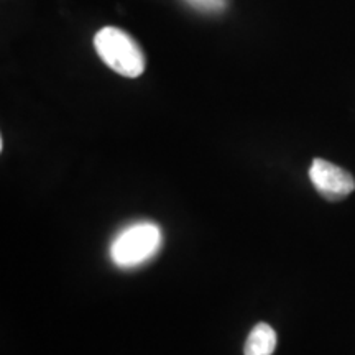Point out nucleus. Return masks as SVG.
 I'll return each instance as SVG.
<instances>
[{
    "label": "nucleus",
    "mask_w": 355,
    "mask_h": 355,
    "mask_svg": "<svg viewBox=\"0 0 355 355\" xmlns=\"http://www.w3.org/2000/svg\"><path fill=\"white\" fill-rule=\"evenodd\" d=\"M309 178L314 188L331 201H340L355 189L354 176L340 166L332 165L327 159H314L309 168Z\"/></svg>",
    "instance_id": "3"
},
{
    "label": "nucleus",
    "mask_w": 355,
    "mask_h": 355,
    "mask_svg": "<svg viewBox=\"0 0 355 355\" xmlns=\"http://www.w3.org/2000/svg\"><path fill=\"white\" fill-rule=\"evenodd\" d=\"M162 229L153 222H139L123 229L110 245V259L121 268L145 263L162 247Z\"/></svg>",
    "instance_id": "2"
},
{
    "label": "nucleus",
    "mask_w": 355,
    "mask_h": 355,
    "mask_svg": "<svg viewBox=\"0 0 355 355\" xmlns=\"http://www.w3.org/2000/svg\"><path fill=\"white\" fill-rule=\"evenodd\" d=\"M277 347V332L268 324H257L247 337L243 354L245 355H272Z\"/></svg>",
    "instance_id": "4"
},
{
    "label": "nucleus",
    "mask_w": 355,
    "mask_h": 355,
    "mask_svg": "<svg viewBox=\"0 0 355 355\" xmlns=\"http://www.w3.org/2000/svg\"><path fill=\"white\" fill-rule=\"evenodd\" d=\"M184 2H188L191 7H194L199 12L209 13L222 12L227 6V0H184Z\"/></svg>",
    "instance_id": "5"
},
{
    "label": "nucleus",
    "mask_w": 355,
    "mask_h": 355,
    "mask_svg": "<svg viewBox=\"0 0 355 355\" xmlns=\"http://www.w3.org/2000/svg\"><path fill=\"white\" fill-rule=\"evenodd\" d=\"M94 46L101 60L121 76L139 78L145 71V56L139 43L117 26L99 30Z\"/></svg>",
    "instance_id": "1"
}]
</instances>
